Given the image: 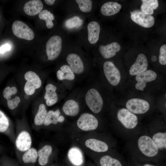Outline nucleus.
I'll return each instance as SVG.
<instances>
[{
    "label": "nucleus",
    "mask_w": 166,
    "mask_h": 166,
    "mask_svg": "<svg viewBox=\"0 0 166 166\" xmlns=\"http://www.w3.org/2000/svg\"><path fill=\"white\" fill-rule=\"evenodd\" d=\"M32 140L27 127H17L14 141L17 150L21 153L31 147Z\"/></svg>",
    "instance_id": "nucleus-1"
},
{
    "label": "nucleus",
    "mask_w": 166,
    "mask_h": 166,
    "mask_svg": "<svg viewBox=\"0 0 166 166\" xmlns=\"http://www.w3.org/2000/svg\"><path fill=\"white\" fill-rule=\"evenodd\" d=\"M86 104L93 113H97L102 109L103 102L99 92L94 88L90 89L87 92L85 96Z\"/></svg>",
    "instance_id": "nucleus-2"
},
{
    "label": "nucleus",
    "mask_w": 166,
    "mask_h": 166,
    "mask_svg": "<svg viewBox=\"0 0 166 166\" xmlns=\"http://www.w3.org/2000/svg\"><path fill=\"white\" fill-rule=\"evenodd\" d=\"M138 148L144 155L149 157L156 155L159 149L152 138L149 136L143 135L140 137L138 140Z\"/></svg>",
    "instance_id": "nucleus-3"
},
{
    "label": "nucleus",
    "mask_w": 166,
    "mask_h": 166,
    "mask_svg": "<svg viewBox=\"0 0 166 166\" xmlns=\"http://www.w3.org/2000/svg\"><path fill=\"white\" fill-rule=\"evenodd\" d=\"M62 39L58 35L51 37L46 44V52L47 59L53 60L57 58L60 54L62 49Z\"/></svg>",
    "instance_id": "nucleus-4"
},
{
    "label": "nucleus",
    "mask_w": 166,
    "mask_h": 166,
    "mask_svg": "<svg viewBox=\"0 0 166 166\" xmlns=\"http://www.w3.org/2000/svg\"><path fill=\"white\" fill-rule=\"evenodd\" d=\"M77 124L78 128L82 131H90L97 128L98 121L93 114L84 113L81 114L77 119Z\"/></svg>",
    "instance_id": "nucleus-5"
},
{
    "label": "nucleus",
    "mask_w": 166,
    "mask_h": 166,
    "mask_svg": "<svg viewBox=\"0 0 166 166\" xmlns=\"http://www.w3.org/2000/svg\"><path fill=\"white\" fill-rule=\"evenodd\" d=\"M12 30L13 34L18 38L31 40L34 36L33 30L24 22L16 20L13 23Z\"/></svg>",
    "instance_id": "nucleus-6"
},
{
    "label": "nucleus",
    "mask_w": 166,
    "mask_h": 166,
    "mask_svg": "<svg viewBox=\"0 0 166 166\" xmlns=\"http://www.w3.org/2000/svg\"><path fill=\"white\" fill-rule=\"evenodd\" d=\"M117 117L122 124L128 129L134 128L138 123L137 117L126 109L119 110L117 113Z\"/></svg>",
    "instance_id": "nucleus-7"
},
{
    "label": "nucleus",
    "mask_w": 166,
    "mask_h": 166,
    "mask_svg": "<svg viewBox=\"0 0 166 166\" xmlns=\"http://www.w3.org/2000/svg\"><path fill=\"white\" fill-rule=\"evenodd\" d=\"M103 70L107 79L112 85L116 86L119 83L121 79L120 73L113 63L110 61L105 62Z\"/></svg>",
    "instance_id": "nucleus-8"
},
{
    "label": "nucleus",
    "mask_w": 166,
    "mask_h": 166,
    "mask_svg": "<svg viewBox=\"0 0 166 166\" xmlns=\"http://www.w3.org/2000/svg\"><path fill=\"white\" fill-rule=\"evenodd\" d=\"M131 18L136 23L145 28L152 26L155 23L154 17L143 13L141 10H136L130 12Z\"/></svg>",
    "instance_id": "nucleus-9"
},
{
    "label": "nucleus",
    "mask_w": 166,
    "mask_h": 166,
    "mask_svg": "<svg viewBox=\"0 0 166 166\" xmlns=\"http://www.w3.org/2000/svg\"><path fill=\"white\" fill-rule=\"evenodd\" d=\"M127 109L133 113L142 114L147 112L149 109L150 105L146 101L134 98L128 100L126 102Z\"/></svg>",
    "instance_id": "nucleus-10"
},
{
    "label": "nucleus",
    "mask_w": 166,
    "mask_h": 166,
    "mask_svg": "<svg viewBox=\"0 0 166 166\" xmlns=\"http://www.w3.org/2000/svg\"><path fill=\"white\" fill-rule=\"evenodd\" d=\"M157 74L151 70H148L136 75L135 79L137 83L135 85L136 88L142 91L146 86V83L155 80Z\"/></svg>",
    "instance_id": "nucleus-11"
},
{
    "label": "nucleus",
    "mask_w": 166,
    "mask_h": 166,
    "mask_svg": "<svg viewBox=\"0 0 166 166\" xmlns=\"http://www.w3.org/2000/svg\"><path fill=\"white\" fill-rule=\"evenodd\" d=\"M13 131V127L9 119L4 113L0 110V133L6 136L14 143L15 135Z\"/></svg>",
    "instance_id": "nucleus-12"
},
{
    "label": "nucleus",
    "mask_w": 166,
    "mask_h": 166,
    "mask_svg": "<svg viewBox=\"0 0 166 166\" xmlns=\"http://www.w3.org/2000/svg\"><path fill=\"white\" fill-rule=\"evenodd\" d=\"M66 61L74 73L80 74L83 72L84 70V63L78 55L74 53H70L67 57Z\"/></svg>",
    "instance_id": "nucleus-13"
},
{
    "label": "nucleus",
    "mask_w": 166,
    "mask_h": 166,
    "mask_svg": "<svg viewBox=\"0 0 166 166\" xmlns=\"http://www.w3.org/2000/svg\"><path fill=\"white\" fill-rule=\"evenodd\" d=\"M148 61L146 56L142 53L139 54L130 67L129 73L131 75H136L147 70Z\"/></svg>",
    "instance_id": "nucleus-14"
},
{
    "label": "nucleus",
    "mask_w": 166,
    "mask_h": 166,
    "mask_svg": "<svg viewBox=\"0 0 166 166\" xmlns=\"http://www.w3.org/2000/svg\"><path fill=\"white\" fill-rule=\"evenodd\" d=\"M120 49V45L117 42H113L106 45H101L99 48L100 54L106 59L114 57Z\"/></svg>",
    "instance_id": "nucleus-15"
},
{
    "label": "nucleus",
    "mask_w": 166,
    "mask_h": 166,
    "mask_svg": "<svg viewBox=\"0 0 166 166\" xmlns=\"http://www.w3.org/2000/svg\"><path fill=\"white\" fill-rule=\"evenodd\" d=\"M43 8V4L41 0H30L26 3L24 5L23 10L25 13L30 16L39 14Z\"/></svg>",
    "instance_id": "nucleus-16"
},
{
    "label": "nucleus",
    "mask_w": 166,
    "mask_h": 166,
    "mask_svg": "<svg viewBox=\"0 0 166 166\" xmlns=\"http://www.w3.org/2000/svg\"><path fill=\"white\" fill-rule=\"evenodd\" d=\"M88 38L89 42L92 44L96 43L98 41L100 32V26L98 22L93 21L87 26Z\"/></svg>",
    "instance_id": "nucleus-17"
},
{
    "label": "nucleus",
    "mask_w": 166,
    "mask_h": 166,
    "mask_svg": "<svg viewBox=\"0 0 166 166\" xmlns=\"http://www.w3.org/2000/svg\"><path fill=\"white\" fill-rule=\"evenodd\" d=\"M85 146L90 150L96 152H107L109 149L107 144L101 140L94 138H89L85 142Z\"/></svg>",
    "instance_id": "nucleus-18"
},
{
    "label": "nucleus",
    "mask_w": 166,
    "mask_h": 166,
    "mask_svg": "<svg viewBox=\"0 0 166 166\" xmlns=\"http://www.w3.org/2000/svg\"><path fill=\"white\" fill-rule=\"evenodd\" d=\"M53 151V147L49 144H45L38 150V161L40 166H45L47 164Z\"/></svg>",
    "instance_id": "nucleus-19"
},
{
    "label": "nucleus",
    "mask_w": 166,
    "mask_h": 166,
    "mask_svg": "<svg viewBox=\"0 0 166 166\" xmlns=\"http://www.w3.org/2000/svg\"><path fill=\"white\" fill-rule=\"evenodd\" d=\"M68 157L69 160L74 166H81L83 163L82 153L77 147H73L69 149L68 153Z\"/></svg>",
    "instance_id": "nucleus-20"
},
{
    "label": "nucleus",
    "mask_w": 166,
    "mask_h": 166,
    "mask_svg": "<svg viewBox=\"0 0 166 166\" xmlns=\"http://www.w3.org/2000/svg\"><path fill=\"white\" fill-rule=\"evenodd\" d=\"M45 89L44 98L46 100V104L48 106H52L58 101V96L56 92L57 87L49 83L46 86Z\"/></svg>",
    "instance_id": "nucleus-21"
},
{
    "label": "nucleus",
    "mask_w": 166,
    "mask_h": 166,
    "mask_svg": "<svg viewBox=\"0 0 166 166\" xmlns=\"http://www.w3.org/2000/svg\"><path fill=\"white\" fill-rule=\"evenodd\" d=\"M62 109L64 114L67 116L75 117L79 113L80 107L76 101L70 99L66 101L63 105Z\"/></svg>",
    "instance_id": "nucleus-22"
},
{
    "label": "nucleus",
    "mask_w": 166,
    "mask_h": 166,
    "mask_svg": "<svg viewBox=\"0 0 166 166\" xmlns=\"http://www.w3.org/2000/svg\"><path fill=\"white\" fill-rule=\"evenodd\" d=\"M121 7V5L117 2H109L105 3L102 6L101 12L104 16H112L119 12Z\"/></svg>",
    "instance_id": "nucleus-23"
},
{
    "label": "nucleus",
    "mask_w": 166,
    "mask_h": 166,
    "mask_svg": "<svg viewBox=\"0 0 166 166\" xmlns=\"http://www.w3.org/2000/svg\"><path fill=\"white\" fill-rule=\"evenodd\" d=\"M38 150L34 147H31L22 153L21 160L25 164H34L38 161Z\"/></svg>",
    "instance_id": "nucleus-24"
},
{
    "label": "nucleus",
    "mask_w": 166,
    "mask_h": 166,
    "mask_svg": "<svg viewBox=\"0 0 166 166\" xmlns=\"http://www.w3.org/2000/svg\"><path fill=\"white\" fill-rule=\"evenodd\" d=\"M141 6V11L145 14L151 15L153 13V10L156 9L158 6L157 0H142Z\"/></svg>",
    "instance_id": "nucleus-25"
},
{
    "label": "nucleus",
    "mask_w": 166,
    "mask_h": 166,
    "mask_svg": "<svg viewBox=\"0 0 166 166\" xmlns=\"http://www.w3.org/2000/svg\"><path fill=\"white\" fill-rule=\"evenodd\" d=\"M47 112L45 105L43 104H40L34 118V123L35 126L38 128L43 124Z\"/></svg>",
    "instance_id": "nucleus-26"
},
{
    "label": "nucleus",
    "mask_w": 166,
    "mask_h": 166,
    "mask_svg": "<svg viewBox=\"0 0 166 166\" xmlns=\"http://www.w3.org/2000/svg\"><path fill=\"white\" fill-rule=\"evenodd\" d=\"M60 114L61 113L59 109H57L55 111L52 110L48 111L43 125L48 126L51 124H57L59 123L58 117Z\"/></svg>",
    "instance_id": "nucleus-27"
},
{
    "label": "nucleus",
    "mask_w": 166,
    "mask_h": 166,
    "mask_svg": "<svg viewBox=\"0 0 166 166\" xmlns=\"http://www.w3.org/2000/svg\"><path fill=\"white\" fill-rule=\"evenodd\" d=\"M24 78L27 81L33 84L36 89L39 88L42 85V81L39 77L34 72L30 71L25 74Z\"/></svg>",
    "instance_id": "nucleus-28"
},
{
    "label": "nucleus",
    "mask_w": 166,
    "mask_h": 166,
    "mask_svg": "<svg viewBox=\"0 0 166 166\" xmlns=\"http://www.w3.org/2000/svg\"><path fill=\"white\" fill-rule=\"evenodd\" d=\"M152 139L156 145L158 149H166V132H158L154 134Z\"/></svg>",
    "instance_id": "nucleus-29"
},
{
    "label": "nucleus",
    "mask_w": 166,
    "mask_h": 166,
    "mask_svg": "<svg viewBox=\"0 0 166 166\" xmlns=\"http://www.w3.org/2000/svg\"><path fill=\"white\" fill-rule=\"evenodd\" d=\"M40 19L45 20L47 27L49 29L52 28L53 26L52 21L54 19L53 14L47 10L42 11L38 14Z\"/></svg>",
    "instance_id": "nucleus-30"
},
{
    "label": "nucleus",
    "mask_w": 166,
    "mask_h": 166,
    "mask_svg": "<svg viewBox=\"0 0 166 166\" xmlns=\"http://www.w3.org/2000/svg\"><path fill=\"white\" fill-rule=\"evenodd\" d=\"M100 162L101 166H122L118 160L107 155L102 157Z\"/></svg>",
    "instance_id": "nucleus-31"
},
{
    "label": "nucleus",
    "mask_w": 166,
    "mask_h": 166,
    "mask_svg": "<svg viewBox=\"0 0 166 166\" xmlns=\"http://www.w3.org/2000/svg\"><path fill=\"white\" fill-rule=\"evenodd\" d=\"M79 8L82 12L85 13L89 12L92 7V1L91 0H76Z\"/></svg>",
    "instance_id": "nucleus-32"
},
{
    "label": "nucleus",
    "mask_w": 166,
    "mask_h": 166,
    "mask_svg": "<svg viewBox=\"0 0 166 166\" xmlns=\"http://www.w3.org/2000/svg\"><path fill=\"white\" fill-rule=\"evenodd\" d=\"M82 23V21L77 16H75L66 21L65 26L69 29H72L75 27L80 26Z\"/></svg>",
    "instance_id": "nucleus-33"
},
{
    "label": "nucleus",
    "mask_w": 166,
    "mask_h": 166,
    "mask_svg": "<svg viewBox=\"0 0 166 166\" xmlns=\"http://www.w3.org/2000/svg\"><path fill=\"white\" fill-rule=\"evenodd\" d=\"M60 69L64 73V80L71 81L74 79V74L69 66L63 65L61 67Z\"/></svg>",
    "instance_id": "nucleus-34"
},
{
    "label": "nucleus",
    "mask_w": 166,
    "mask_h": 166,
    "mask_svg": "<svg viewBox=\"0 0 166 166\" xmlns=\"http://www.w3.org/2000/svg\"><path fill=\"white\" fill-rule=\"evenodd\" d=\"M8 108L10 110H14L17 108L21 101L20 97L16 96L14 98L7 100Z\"/></svg>",
    "instance_id": "nucleus-35"
},
{
    "label": "nucleus",
    "mask_w": 166,
    "mask_h": 166,
    "mask_svg": "<svg viewBox=\"0 0 166 166\" xmlns=\"http://www.w3.org/2000/svg\"><path fill=\"white\" fill-rule=\"evenodd\" d=\"M159 62L160 64L163 65L166 64V45H163L160 49Z\"/></svg>",
    "instance_id": "nucleus-36"
},
{
    "label": "nucleus",
    "mask_w": 166,
    "mask_h": 166,
    "mask_svg": "<svg viewBox=\"0 0 166 166\" xmlns=\"http://www.w3.org/2000/svg\"><path fill=\"white\" fill-rule=\"evenodd\" d=\"M36 88L32 84L28 81L26 82L24 87V90L26 94L32 95L34 93Z\"/></svg>",
    "instance_id": "nucleus-37"
},
{
    "label": "nucleus",
    "mask_w": 166,
    "mask_h": 166,
    "mask_svg": "<svg viewBox=\"0 0 166 166\" xmlns=\"http://www.w3.org/2000/svg\"><path fill=\"white\" fill-rule=\"evenodd\" d=\"M11 88L9 86L6 87L3 90V95L4 98L7 100L10 99L12 96L10 91Z\"/></svg>",
    "instance_id": "nucleus-38"
},
{
    "label": "nucleus",
    "mask_w": 166,
    "mask_h": 166,
    "mask_svg": "<svg viewBox=\"0 0 166 166\" xmlns=\"http://www.w3.org/2000/svg\"><path fill=\"white\" fill-rule=\"evenodd\" d=\"M8 159L5 156H3L0 159V166H14L8 163Z\"/></svg>",
    "instance_id": "nucleus-39"
},
{
    "label": "nucleus",
    "mask_w": 166,
    "mask_h": 166,
    "mask_svg": "<svg viewBox=\"0 0 166 166\" xmlns=\"http://www.w3.org/2000/svg\"><path fill=\"white\" fill-rule=\"evenodd\" d=\"M11 49V46L9 44H5L0 47V53H2Z\"/></svg>",
    "instance_id": "nucleus-40"
},
{
    "label": "nucleus",
    "mask_w": 166,
    "mask_h": 166,
    "mask_svg": "<svg viewBox=\"0 0 166 166\" xmlns=\"http://www.w3.org/2000/svg\"><path fill=\"white\" fill-rule=\"evenodd\" d=\"M64 73L60 70H58L57 72V76L58 79L60 80H64Z\"/></svg>",
    "instance_id": "nucleus-41"
},
{
    "label": "nucleus",
    "mask_w": 166,
    "mask_h": 166,
    "mask_svg": "<svg viewBox=\"0 0 166 166\" xmlns=\"http://www.w3.org/2000/svg\"><path fill=\"white\" fill-rule=\"evenodd\" d=\"M17 91V89L15 87L13 86L11 88L10 91L12 96L15 95Z\"/></svg>",
    "instance_id": "nucleus-42"
},
{
    "label": "nucleus",
    "mask_w": 166,
    "mask_h": 166,
    "mask_svg": "<svg viewBox=\"0 0 166 166\" xmlns=\"http://www.w3.org/2000/svg\"><path fill=\"white\" fill-rule=\"evenodd\" d=\"M46 4L48 5H53L55 2V0H44Z\"/></svg>",
    "instance_id": "nucleus-43"
},
{
    "label": "nucleus",
    "mask_w": 166,
    "mask_h": 166,
    "mask_svg": "<svg viewBox=\"0 0 166 166\" xmlns=\"http://www.w3.org/2000/svg\"><path fill=\"white\" fill-rule=\"evenodd\" d=\"M151 59L152 61L154 62L156 61L157 58L155 55H153Z\"/></svg>",
    "instance_id": "nucleus-44"
},
{
    "label": "nucleus",
    "mask_w": 166,
    "mask_h": 166,
    "mask_svg": "<svg viewBox=\"0 0 166 166\" xmlns=\"http://www.w3.org/2000/svg\"><path fill=\"white\" fill-rule=\"evenodd\" d=\"M3 147L0 144V153L3 152Z\"/></svg>",
    "instance_id": "nucleus-45"
},
{
    "label": "nucleus",
    "mask_w": 166,
    "mask_h": 166,
    "mask_svg": "<svg viewBox=\"0 0 166 166\" xmlns=\"http://www.w3.org/2000/svg\"><path fill=\"white\" fill-rule=\"evenodd\" d=\"M143 166H155L153 165H152L151 164H146L144 165Z\"/></svg>",
    "instance_id": "nucleus-46"
},
{
    "label": "nucleus",
    "mask_w": 166,
    "mask_h": 166,
    "mask_svg": "<svg viewBox=\"0 0 166 166\" xmlns=\"http://www.w3.org/2000/svg\"><path fill=\"white\" fill-rule=\"evenodd\" d=\"M55 166L53 165H51V166Z\"/></svg>",
    "instance_id": "nucleus-47"
}]
</instances>
